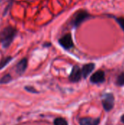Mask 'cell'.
Instances as JSON below:
<instances>
[{
	"instance_id": "6da1fadb",
	"label": "cell",
	"mask_w": 124,
	"mask_h": 125,
	"mask_svg": "<svg viewBox=\"0 0 124 125\" xmlns=\"http://www.w3.org/2000/svg\"><path fill=\"white\" fill-rule=\"evenodd\" d=\"M17 34V29L12 26H7L0 31V44L4 48H8Z\"/></svg>"
},
{
	"instance_id": "7a4b0ae2",
	"label": "cell",
	"mask_w": 124,
	"mask_h": 125,
	"mask_svg": "<svg viewBox=\"0 0 124 125\" xmlns=\"http://www.w3.org/2000/svg\"><path fill=\"white\" fill-rule=\"evenodd\" d=\"M92 15L85 10H77L72 16L70 24L73 28H78L83 23L91 18Z\"/></svg>"
},
{
	"instance_id": "3957f363",
	"label": "cell",
	"mask_w": 124,
	"mask_h": 125,
	"mask_svg": "<svg viewBox=\"0 0 124 125\" xmlns=\"http://www.w3.org/2000/svg\"><path fill=\"white\" fill-rule=\"evenodd\" d=\"M102 104L105 111L109 112L114 108L115 97L113 93H105L102 97Z\"/></svg>"
},
{
	"instance_id": "277c9868",
	"label": "cell",
	"mask_w": 124,
	"mask_h": 125,
	"mask_svg": "<svg viewBox=\"0 0 124 125\" xmlns=\"http://www.w3.org/2000/svg\"><path fill=\"white\" fill-rule=\"evenodd\" d=\"M58 42L64 48H65L67 50H69V49L73 48V46H74L72 37L71 34H69V33L61 37L59 39Z\"/></svg>"
},
{
	"instance_id": "5b68a950",
	"label": "cell",
	"mask_w": 124,
	"mask_h": 125,
	"mask_svg": "<svg viewBox=\"0 0 124 125\" xmlns=\"http://www.w3.org/2000/svg\"><path fill=\"white\" fill-rule=\"evenodd\" d=\"M90 81L94 84H99L104 83L105 81V73L101 70H97L91 76Z\"/></svg>"
},
{
	"instance_id": "8992f818",
	"label": "cell",
	"mask_w": 124,
	"mask_h": 125,
	"mask_svg": "<svg viewBox=\"0 0 124 125\" xmlns=\"http://www.w3.org/2000/svg\"><path fill=\"white\" fill-rule=\"evenodd\" d=\"M81 77H82L81 69L77 65L74 66L69 75V80L72 82L75 83V82H78L79 81H80Z\"/></svg>"
},
{
	"instance_id": "52a82bcc",
	"label": "cell",
	"mask_w": 124,
	"mask_h": 125,
	"mask_svg": "<svg viewBox=\"0 0 124 125\" xmlns=\"http://www.w3.org/2000/svg\"><path fill=\"white\" fill-rule=\"evenodd\" d=\"M95 69V64L94 63H88L83 65V68L81 69L82 76L84 78H86Z\"/></svg>"
},
{
	"instance_id": "ba28073f",
	"label": "cell",
	"mask_w": 124,
	"mask_h": 125,
	"mask_svg": "<svg viewBox=\"0 0 124 125\" xmlns=\"http://www.w3.org/2000/svg\"><path fill=\"white\" fill-rule=\"evenodd\" d=\"M79 122H80V125H99L100 123V119L84 117L80 119Z\"/></svg>"
},
{
	"instance_id": "9c48e42d",
	"label": "cell",
	"mask_w": 124,
	"mask_h": 125,
	"mask_svg": "<svg viewBox=\"0 0 124 125\" xmlns=\"http://www.w3.org/2000/svg\"><path fill=\"white\" fill-rule=\"evenodd\" d=\"M27 64H28L27 59L26 58L22 59L16 65V72L18 74H20V75L23 74L26 71V70Z\"/></svg>"
},
{
	"instance_id": "30bf717a",
	"label": "cell",
	"mask_w": 124,
	"mask_h": 125,
	"mask_svg": "<svg viewBox=\"0 0 124 125\" xmlns=\"http://www.w3.org/2000/svg\"><path fill=\"white\" fill-rule=\"evenodd\" d=\"M108 17L113 18L116 21L118 25L120 26L121 30L124 32V16H115L113 15H108Z\"/></svg>"
},
{
	"instance_id": "8fae6325",
	"label": "cell",
	"mask_w": 124,
	"mask_h": 125,
	"mask_svg": "<svg viewBox=\"0 0 124 125\" xmlns=\"http://www.w3.org/2000/svg\"><path fill=\"white\" fill-rule=\"evenodd\" d=\"M115 84L118 86H124V72L120 73L115 81Z\"/></svg>"
},
{
	"instance_id": "7c38bea8",
	"label": "cell",
	"mask_w": 124,
	"mask_h": 125,
	"mask_svg": "<svg viewBox=\"0 0 124 125\" xmlns=\"http://www.w3.org/2000/svg\"><path fill=\"white\" fill-rule=\"evenodd\" d=\"M11 60H12V57L11 56H7V57H5V58L2 59L0 61V70L4 68Z\"/></svg>"
},
{
	"instance_id": "4fadbf2b",
	"label": "cell",
	"mask_w": 124,
	"mask_h": 125,
	"mask_svg": "<svg viewBox=\"0 0 124 125\" xmlns=\"http://www.w3.org/2000/svg\"><path fill=\"white\" fill-rule=\"evenodd\" d=\"M12 80V77L10 76V75L7 74L5 75L4 76H3L1 79H0V84H4V83H7L10 81H11Z\"/></svg>"
},
{
	"instance_id": "5bb4252c",
	"label": "cell",
	"mask_w": 124,
	"mask_h": 125,
	"mask_svg": "<svg viewBox=\"0 0 124 125\" xmlns=\"http://www.w3.org/2000/svg\"><path fill=\"white\" fill-rule=\"evenodd\" d=\"M54 125H68L66 119L63 118H56L54 120Z\"/></svg>"
},
{
	"instance_id": "9a60e30c",
	"label": "cell",
	"mask_w": 124,
	"mask_h": 125,
	"mask_svg": "<svg viewBox=\"0 0 124 125\" xmlns=\"http://www.w3.org/2000/svg\"><path fill=\"white\" fill-rule=\"evenodd\" d=\"M13 1H14V0H9V3H8V5L6 7V8H5V10H4V15H5L7 12V11H8V10L10 9V8H11V7H12V3H13Z\"/></svg>"
},
{
	"instance_id": "2e32d148",
	"label": "cell",
	"mask_w": 124,
	"mask_h": 125,
	"mask_svg": "<svg viewBox=\"0 0 124 125\" xmlns=\"http://www.w3.org/2000/svg\"><path fill=\"white\" fill-rule=\"evenodd\" d=\"M26 89L28 92H33V93L37 92L36 91V89H34V88H32L31 86H26Z\"/></svg>"
},
{
	"instance_id": "e0dca14e",
	"label": "cell",
	"mask_w": 124,
	"mask_h": 125,
	"mask_svg": "<svg viewBox=\"0 0 124 125\" xmlns=\"http://www.w3.org/2000/svg\"><path fill=\"white\" fill-rule=\"evenodd\" d=\"M121 122L124 124V114H123L122 116H121Z\"/></svg>"
}]
</instances>
